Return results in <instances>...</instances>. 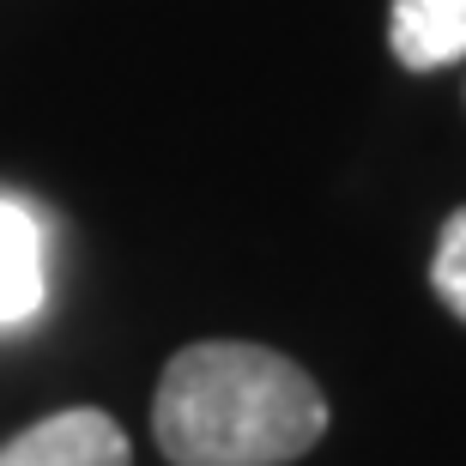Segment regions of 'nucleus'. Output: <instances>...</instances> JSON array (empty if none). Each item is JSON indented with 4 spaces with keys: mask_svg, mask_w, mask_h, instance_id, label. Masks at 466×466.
<instances>
[{
    "mask_svg": "<svg viewBox=\"0 0 466 466\" xmlns=\"http://www.w3.org/2000/svg\"><path fill=\"white\" fill-rule=\"evenodd\" d=\"M152 436L170 466H285L328 436V394L273 346L200 339L164 363Z\"/></svg>",
    "mask_w": 466,
    "mask_h": 466,
    "instance_id": "nucleus-1",
    "label": "nucleus"
},
{
    "mask_svg": "<svg viewBox=\"0 0 466 466\" xmlns=\"http://www.w3.org/2000/svg\"><path fill=\"white\" fill-rule=\"evenodd\" d=\"M0 466H134V449L104 406H67L18 431L0 449Z\"/></svg>",
    "mask_w": 466,
    "mask_h": 466,
    "instance_id": "nucleus-2",
    "label": "nucleus"
},
{
    "mask_svg": "<svg viewBox=\"0 0 466 466\" xmlns=\"http://www.w3.org/2000/svg\"><path fill=\"white\" fill-rule=\"evenodd\" d=\"M388 49L412 73L454 67L466 55V0H394Z\"/></svg>",
    "mask_w": 466,
    "mask_h": 466,
    "instance_id": "nucleus-3",
    "label": "nucleus"
},
{
    "mask_svg": "<svg viewBox=\"0 0 466 466\" xmlns=\"http://www.w3.org/2000/svg\"><path fill=\"white\" fill-rule=\"evenodd\" d=\"M43 309V237L18 200H0V328Z\"/></svg>",
    "mask_w": 466,
    "mask_h": 466,
    "instance_id": "nucleus-4",
    "label": "nucleus"
},
{
    "mask_svg": "<svg viewBox=\"0 0 466 466\" xmlns=\"http://www.w3.org/2000/svg\"><path fill=\"white\" fill-rule=\"evenodd\" d=\"M431 291L442 297V309L466 321V207L442 218V237H436L431 255Z\"/></svg>",
    "mask_w": 466,
    "mask_h": 466,
    "instance_id": "nucleus-5",
    "label": "nucleus"
}]
</instances>
